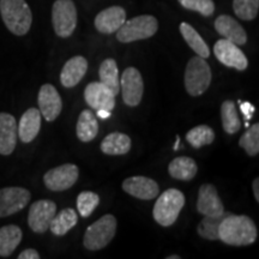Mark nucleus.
I'll return each instance as SVG.
<instances>
[{
    "label": "nucleus",
    "mask_w": 259,
    "mask_h": 259,
    "mask_svg": "<svg viewBox=\"0 0 259 259\" xmlns=\"http://www.w3.org/2000/svg\"><path fill=\"white\" fill-rule=\"evenodd\" d=\"M253 193H254V198L255 202H259V179H254L253 181Z\"/></svg>",
    "instance_id": "58836bf2"
},
{
    "label": "nucleus",
    "mask_w": 259,
    "mask_h": 259,
    "mask_svg": "<svg viewBox=\"0 0 259 259\" xmlns=\"http://www.w3.org/2000/svg\"><path fill=\"white\" fill-rule=\"evenodd\" d=\"M100 79L101 83L105 84L112 90V93L116 96L120 92V80H119V71L118 65L114 59H106L102 61L101 66H100Z\"/></svg>",
    "instance_id": "cd10ccee"
},
{
    "label": "nucleus",
    "mask_w": 259,
    "mask_h": 259,
    "mask_svg": "<svg viewBox=\"0 0 259 259\" xmlns=\"http://www.w3.org/2000/svg\"><path fill=\"white\" fill-rule=\"evenodd\" d=\"M211 83V70L202 57L191 58L185 70V88L191 96H199Z\"/></svg>",
    "instance_id": "423d86ee"
},
{
    "label": "nucleus",
    "mask_w": 259,
    "mask_h": 259,
    "mask_svg": "<svg viewBox=\"0 0 259 259\" xmlns=\"http://www.w3.org/2000/svg\"><path fill=\"white\" fill-rule=\"evenodd\" d=\"M257 227L245 215H227L219 228V240L231 246H248L257 240Z\"/></svg>",
    "instance_id": "f257e3e1"
},
{
    "label": "nucleus",
    "mask_w": 259,
    "mask_h": 259,
    "mask_svg": "<svg viewBox=\"0 0 259 259\" xmlns=\"http://www.w3.org/2000/svg\"><path fill=\"white\" fill-rule=\"evenodd\" d=\"M167 259H180L179 255H169V257H167Z\"/></svg>",
    "instance_id": "a19ab883"
},
{
    "label": "nucleus",
    "mask_w": 259,
    "mask_h": 259,
    "mask_svg": "<svg viewBox=\"0 0 259 259\" xmlns=\"http://www.w3.org/2000/svg\"><path fill=\"white\" fill-rule=\"evenodd\" d=\"M184 8L191 11H196L202 16L209 17L215 11V4L212 0H179Z\"/></svg>",
    "instance_id": "f704fd0d"
},
{
    "label": "nucleus",
    "mask_w": 259,
    "mask_h": 259,
    "mask_svg": "<svg viewBox=\"0 0 259 259\" xmlns=\"http://www.w3.org/2000/svg\"><path fill=\"white\" fill-rule=\"evenodd\" d=\"M187 142L192 145L193 148L199 149L204 145L211 144L215 139V132L210 126L199 125L190 130L186 135Z\"/></svg>",
    "instance_id": "7c9ffc66"
},
{
    "label": "nucleus",
    "mask_w": 259,
    "mask_h": 259,
    "mask_svg": "<svg viewBox=\"0 0 259 259\" xmlns=\"http://www.w3.org/2000/svg\"><path fill=\"white\" fill-rule=\"evenodd\" d=\"M88 70V60L82 56L71 58L64 65L60 73V82L65 88H73L78 84Z\"/></svg>",
    "instance_id": "aec40b11"
},
{
    "label": "nucleus",
    "mask_w": 259,
    "mask_h": 259,
    "mask_svg": "<svg viewBox=\"0 0 259 259\" xmlns=\"http://www.w3.org/2000/svg\"><path fill=\"white\" fill-rule=\"evenodd\" d=\"M57 213V204L53 200L41 199L32 203L29 209L28 225L32 232L42 234L50 229L51 222Z\"/></svg>",
    "instance_id": "6e6552de"
},
{
    "label": "nucleus",
    "mask_w": 259,
    "mask_h": 259,
    "mask_svg": "<svg viewBox=\"0 0 259 259\" xmlns=\"http://www.w3.org/2000/svg\"><path fill=\"white\" fill-rule=\"evenodd\" d=\"M84 99H85V102L96 111L106 109V111L112 112L115 107V95L108 87L101 82L88 84L84 90Z\"/></svg>",
    "instance_id": "ddd939ff"
},
{
    "label": "nucleus",
    "mask_w": 259,
    "mask_h": 259,
    "mask_svg": "<svg viewBox=\"0 0 259 259\" xmlns=\"http://www.w3.org/2000/svg\"><path fill=\"white\" fill-rule=\"evenodd\" d=\"M126 21V11L121 6L102 10L95 18V27L102 34H114Z\"/></svg>",
    "instance_id": "f3484780"
},
{
    "label": "nucleus",
    "mask_w": 259,
    "mask_h": 259,
    "mask_svg": "<svg viewBox=\"0 0 259 259\" xmlns=\"http://www.w3.org/2000/svg\"><path fill=\"white\" fill-rule=\"evenodd\" d=\"M180 32L181 35H183L184 40L186 41V44L196 52L197 56L202 57L204 59L209 58L210 50L208 45L205 44V41L203 40L202 36L197 32V30L192 27V25L184 22V23L180 24Z\"/></svg>",
    "instance_id": "bb28decb"
},
{
    "label": "nucleus",
    "mask_w": 259,
    "mask_h": 259,
    "mask_svg": "<svg viewBox=\"0 0 259 259\" xmlns=\"http://www.w3.org/2000/svg\"><path fill=\"white\" fill-rule=\"evenodd\" d=\"M78 176L79 169L76 164H61L59 167L52 168L45 174L44 183L48 190L59 192L72 187L78 180Z\"/></svg>",
    "instance_id": "1a4fd4ad"
},
{
    "label": "nucleus",
    "mask_w": 259,
    "mask_h": 259,
    "mask_svg": "<svg viewBox=\"0 0 259 259\" xmlns=\"http://www.w3.org/2000/svg\"><path fill=\"white\" fill-rule=\"evenodd\" d=\"M177 141H176V144H174V150H179V144H180V137L179 136H177Z\"/></svg>",
    "instance_id": "ea45409f"
},
{
    "label": "nucleus",
    "mask_w": 259,
    "mask_h": 259,
    "mask_svg": "<svg viewBox=\"0 0 259 259\" xmlns=\"http://www.w3.org/2000/svg\"><path fill=\"white\" fill-rule=\"evenodd\" d=\"M122 100L130 107L138 106L144 93V83L142 74L136 67H127L121 76Z\"/></svg>",
    "instance_id": "9b49d317"
},
{
    "label": "nucleus",
    "mask_w": 259,
    "mask_h": 259,
    "mask_svg": "<svg viewBox=\"0 0 259 259\" xmlns=\"http://www.w3.org/2000/svg\"><path fill=\"white\" fill-rule=\"evenodd\" d=\"M221 119L223 130L228 135H234L241 127V121L236 112L235 103L227 100L221 106Z\"/></svg>",
    "instance_id": "c85d7f7f"
},
{
    "label": "nucleus",
    "mask_w": 259,
    "mask_h": 259,
    "mask_svg": "<svg viewBox=\"0 0 259 259\" xmlns=\"http://www.w3.org/2000/svg\"><path fill=\"white\" fill-rule=\"evenodd\" d=\"M41 128V113L36 108H29L22 115L17 126L18 137L23 143H30L36 138Z\"/></svg>",
    "instance_id": "412c9836"
},
{
    "label": "nucleus",
    "mask_w": 259,
    "mask_h": 259,
    "mask_svg": "<svg viewBox=\"0 0 259 259\" xmlns=\"http://www.w3.org/2000/svg\"><path fill=\"white\" fill-rule=\"evenodd\" d=\"M31 194L23 187H4L0 190V218L21 211L30 202Z\"/></svg>",
    "instance_id": "9d476101"
},
{
    "label": "nucleus",
    "mask_w": 259,
    "mask_h": 259,
    "mask_svg": "<svg viewBox=\"0 0 259 259\" xmlns=\"http://www.w3.org/2000/svg\"><path fill=\"white\" fill-rule=\"evenodd\" d=\"M157 29L158 22L154 16H138L130 21H125V23L116 31V38L122 44L145 40V38L154 36Z\"/></svg>",
    "instance_id": "39448f33"
},
{
    "label": "nucleus",
    "mask_w": 259,
    "mask_h": 259,
    "mask_svg": "<svg viewBox=\"0 0 259 259\" xmlns=\"http://www.w3.org/2000/svg\"><path fill=\"white\" fill-rule=\"evenodd\" d=\"M239 145L250 156H257L259 153V124L255 122L241 136Z\"/></svg>",
    "instance_id": "473e14b6"
},
{
    "label": "nucleus",
    "mask_w": 259,
    "mask_h": 259,
    "mask_svg": "<svg viewBox=\"0 0 259 259\" xmlns=\"http://www.w3.org/2000/svg\"><path fill=\"white\" fill-rule=\"evenodd\" d=\"M17 121L9 113H0V155H11L17 144Z\"/></svg>",
    "instance_id": "a211bd4d"
},
{
    "label": "nucleus",
    "mask_w": 259,
    "mask_h": 259,
    "mask_svg": "<svg viewBox=\"0 0 259 259\" xmlns=\"http://www.w3.org/2000/svg\"><path fill=\"white\" fill-rule=\"evenodd\" d=\"M227 215H229V212H223L220 216H204V219L197 227L198 234L206 240H219L220 225Z\"/></svg>",
    "instance_id": "c756f323"
},
{
    "label": "nucleus",
    "mask_w": 259,
    "mask_h": 259,
    "mask_svg": "<svg viewBox=\"0 0 259 259\" xmlns=\"http://www.w3.org/2000/svg\"><path fill=\"white\" fill-rule=\"evenodd\" d=\"M18 259H40V254L34 248H27V250L21 252V254L18 255Z\"/></svg>",
    "instance_id": "e433bc0d"
},
{
    "label": "nucleus",
    "mask_w": 259,
    "mask_h": 259,
    "mask_svg": "<svg viewBox=\"0 0 259 259\" xmlns=\"http://www.w3.org/2000/svg\"><path fill=\"white\" fill-rule=\"evenodd\" d=\"M185 205V196L181 191L169 189L164 191L155 203L153 215L155 221L162 227H169L178 220Z\"/></svg>",
    "instance_id": "7ed1b4c3"
},
{
    "label": "nucleus",
    "mask_w": 259,
    "mask_h": 259,
    "mask_svg": "<svg viewBox=\"0 0 259 259\" xmlns=\"http://www.w3.org/2000/svg\"><path fill=\"white\" fill-rule=\"evenodd\" d=\"M213 53L220 63L226 66L233 67L238 71H245L247 69L248 60L244 52L238 47V45L226 38H221L216 42L213 46Z\"/></svg>",
    "instance_id": "f8f14e48"
},
{
    "label": "nucleus",
    "mask_w": 259,
    "mask_h": 259,
    "mask_svg": "<svg viewBox=\"0 0 259 259\" xmlns=\"http://www.w3.org/2000/svg\"><path fill=\"white\" fill-rule=\"evenodd\" d=\"M122 189L130 196L138 199L151 200L156 198L160 192L157 183L147 177H131L122 183Z\"/></svg>",
    "instance_id": "2eb2a0df"
},
{
    "label": "nucleus",
    "mask_w": 259,
    "mask_h": 259,
    "mask_svg": "<svg viewBox=\"0 0 259 259\" xmlns=\"http://www.w3.org/2000/svg\"><path fill=\"white\" fill-rule=\"evenodd\" d=\"M168 171L170 177L178 180L189 181L197 176L198 167L193 158L187 156H180L174 158L168 166Z\"/></svg>",
    "instance_id": "5701e85b"
},
{
    "label": "nucleus",
    "mask_w": 259,
    "mask_h": 259,
    "mask_svg": "<svg viewBox=\"0 0 259 259\" xmlns=\"http://www.w3.org/2000/svg\"><path fill=\"white\" fill-rule=\"evenodd\" d=\"M23 233L18 226L9 225L0 228V257H10L21 244Z\"/></svg>",
    "instance_id": "4be33fe9"
},
{
    "label": "nucleus",
    "mask_w": 259,
    "mask_h": 259,
    "mask_svg": "<svg viewBox=\"0 0 259 259\" xmlns=\"http://www.w3.org/2000/svg\"><path fill=\"white\" fill-rule=\"evenodd\" d=\"M77 137L80 142H92L99 134V122L96 116L89 109H84L79 114L76 126Z\"/></svg>",
    "instance_id": "393cba45"
},
{
    "label": "nucleus",
    "mask_w": 259,
    "mask_h": 259,
    "mask_svg": "<svg viewBox=\"0 0 259 259\" xmlns=\"http://www.w3.org/2000/svg\"><path fill=\"white\" fill-rule=\"evenodd\" d=\"M78 222V216L73 209L66 208L61 210L59 213H56L52 220L50 229L54 235L63 236L70 232Z\"/></svg>",
    "instance_id": "a878e982"
},
{
    "label": "nucleus",
    "mask_w": 259,
    "mask_h": 259,
    "mask_svg": "<svg viewBox=\"0 0 259 259\" xmlns=\"http://www.w3.org/2000/svg\"><path fill=\"white\" fill-rule=\"evenodd\" d=\"M111 111H106V109H99V111H97V116H100L101 119H108L111 118Z\"/></svg>",
    "instance_id": "4c0bfd02"
},
{
    "label": "nucleus",
    "mask_w": 259,
    "mask_h": 259,
    "mask_svg": "<svg viewBox=\"0 0 259 259\" xmlns=\"http://www.w3.org/2000/svg\"><path fill=\"white\" fill-rule=\"evenodd\" d=\"M116 232V219L113 215H105L88 227L83 239L87 250L99 251L105 248L114 238Z\"/></svg>",
    "instance_id": "20e7f679"
},
{
    "label": "nucleus",
    "mask_w": 259,
    "mask_h": 259,
    "mask_svg": "<svg viewBox=\"0 0 259 259\" xmlns=\"http://www.w3.org/2000/svg\"><path fill=\"white\" fill-rule=\"evenodd\" d=\"M0 15L12 34L23 36L32 23V14L25 0H0Z\"/></svg>",
    "instance_id": "f03ea898"
},
{
    "label": "nucleus",
    "mask_w": 259,
    "mask_h": 259,
    "mask_svg": "<svg viewBox=\"0 0 259 259\" xmlns=\"http://www.w3.org/2000/svg\"><path fill=\"white\" fill-rule=\"evenodd\" d=\"M239 105H240V111L242 112V114H244L246 120L247 121L251 120L252 115H253L255 112L254 106L252 105L251 102H247V101L242 102V101H240V100H239Z\"/></svg>",
    "instance_id": "c9c22d12"
},
{
    "label": "nucleus",
    "mask_w": 259,
    "mask_h": 259,
    "mask_svg": "<svg viewBox=\"0 0 259 259\" xmlns=\"http://www.w3.org/2000/svg\"><path fill=\"white\" fill-rule=\"evenodd\" d=\"M215 29L221 36L233 44L242 46L247 42V34L234 18L228 15H221L216 18Z\"/></svg>",
    "instance_id": "6ab92c4d"
},
{
    "label": "nucleus",
    "mask_w": 259,
    "mask_h": 259,
    "mask_svg": "<svg viewBox=\"0 0 259 259\" xmlns=\"http://www.w3.org/2000/svg\"><path fill=\"white\" fill-rule=\"evenodd\" d=\"M37 102L40 107L38 111L47 121H54L60 115L61 109H63V101L58 90L52 84H45L41 87Z\"/></svg>",
    "instance_id": "4468645a"
},
{
    "label": "nucleus",
    "mask_w": 259,
    "mask_h": 259,
    "mask_svg": "<svg viewBox=\"0 0 259 259\" xmlns=\"http://www.w3.org/2000/svg\"><path fill=\"white\" fill-rule=\"evenodd\" d=\"M197 210L204 216H220L225 212L218 190L211 184H204L199 187Z\"/></svg>",
    "instance_id": "dca6fc26"
},
{
    "label": "nucleus",
    "mask_w": 259,
    "mask_h": 259,
    "mask_svg": "<svg viewBox=\"0 0 259 259\" xmlns=\"http://www.w3.org/2000/svg\"><path fill=\"white\" fill-rule=\"evenodd\" d=\"M100 204L99 194L92 191H84L77 197V209L82 218H89Z\"/></svg>",
    "instance_id": "2f4dec72"
},
{
    "label": "nucleus",
    "mask_w": 259,
    "mask_h": 259,
    "mask_svg": "<svg viewBox=\"0 0 259 259\" xmlns=\"http://www.w3.org/2000/svg\"><path fill=\"white\" fill-rule=\"evenodd\" d=\"M131 149V138L121 132H112L101 143V151L106 155H125Z\"/></svg>",
    "instance_id": "b1692460"
},
{
    "label": "nucleus",
    "mask_w": 259,
    "mask_h": 259,
    "mask_svg": "<svg viewBox=\"0 0 259 259\" xmlns=\"http://www.w3.org/2000/svg\"><path fill=\"white\" fill-rule=\"evenodd\" d=\"M233 10L240 19L252 21L258 15L259 0H233Z\"/></svg>",
    "instance_id": "72a5a7b5"
},
{
    "label": "nucleus",
    "mask_w": 259,
    "mask_h": 259,
    "mask_svg": "<svg viewBox=\"0 0 259 259\" xmlns=\"http://www.w3.org/2000/svg\"><path fill=\"white\" fill-rule=\"evenodd\" d=\"M52 22L58 36L69 37L77 25V10L72 0H57L52 8Z\"/></svg>",
    "instance_id": "0eeeda50"
}]
</instances>
